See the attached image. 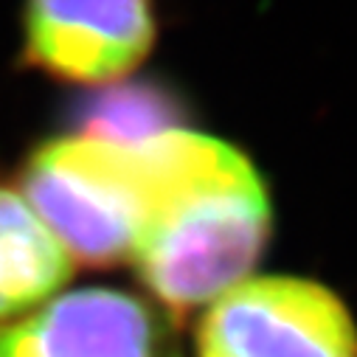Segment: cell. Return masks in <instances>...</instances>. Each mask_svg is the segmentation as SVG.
<instances>
[{
    "label": "cell",
    "instance_id": "cell-1",
    "mask_svg": "<svg viewBox=\"0 0 357 357\" xmlns=\"http://www.w3.org/2000/svg\"><path fill=\"white\" fill-rule=\"evenodd\" d=\"M141 144L149 211L132 264L163 310L211 304L250 276L267 245V186L242 149L208 132L166 127Z\"/></svg>",
    "mask_w": 357,
    "mask_h": 357
},
{
    "label": "cell",
    "instance_id": "cell-2",
    "mask_svg": "<svg viewBox=\"0 0 357 357\" xmlns=\"http://www.w3.org/2000/svg\"><path fill=\"white\" fill-rule=\"evenodd\" d=\"M23 195L73 261H132L149 211L141 135L87 130L43 144L23 166Z\"/></svg>",
    "mask_w": 357,
    "mask_h": 357
},
{
    "label": "cell",
    "instance_id": "cell-3",
    "mask_svg": "<svg viewBox=\"0 0 357 357\" xmlns=\"http://www.w3.org/2000/svg\"><path fill=\"white\" fill-rule=\"evenodd\" d=\"M197 357H357V326L312 279L248 276L208 304Z\"/></svg>",
    "mask_w": 357,
    "mask_h": 357
},
{
    "label": "cell",
    "instance_id": "cell-4",
    "mask_svg": "<svg viewBox=\"0 0 357 357\" xmlns=\"http://www.w3.org/2000/svg\"><path fill=\"white\" fill-rule=\"evenodd\" d=\"M155 0H26L23 56L73 84H107L132 73L155 48Z\"/></svg>",
    "mask_w": 357,
    "mask_h": 357
},
{
    "label": "cell",
    "instance_id": "cell-5",
    "mask_svg": "<svg viewBox=\"0 0 357 357\" xmlns=\"http://www.w3.org/2000/svg\"><path fill=\"white\" fill-rule=\"evenodd\" d=\"M0 357H181V340L160 304L84 287L0 324Z\"/></svg>",
    "mask_w": 357,
    "mask_h": 357
},
{
    "label": "cell",
    "instance_id": "cell-6",
    "mask_svg": "<svg viewBox=\"0 0 357 357\" xmlns=\"http://www.w3.org/2000/svg\"><path fill=\"white\" fill-rule=\"evenodd\" d=\"M70 273L73 259L29 197L0 183V324L51 301Z\"/></svg>",
    "mask_w": 357,
    "mask_h": 357
}]
</instances>
